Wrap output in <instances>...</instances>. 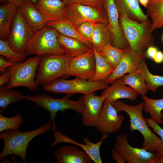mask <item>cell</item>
Segmentation results:
<instances>
[{"label":"cell","mask_w":163,"mask_h":163,"mask_svg":"<svg viewBox=\"0 0 163 163\" xmlns=\"http://www.w3.org/2000/svg\"><path fill=\"white\" fill-rule=\"evenodd\" d=\"M52 129L50 120L46 123L34 130L23 132L19 129L8 130L0 132V139L3 140L4 147L0 154V160L10 155L21 158L26 163L27 150L29 143L35 137Z\"/></svg>","instance_id":"obj_1"},{"label":"cell","mask_w":163,"mask_h":163,"mask_svg":"<svg viewBox=\"0 0 163 163\" xmlns=\"http://www.w3.org/2000/svg\"><path fill=\"white\" fill-rule=\"evenodd\" d=\"M111 104L118 113L123 111L128 115L130 119L129 126L131 132L137 130L143 136L144 141L142 148L150 152H155L161 145V140L150 129L145 122L142 113L143 102L136 105L131 106L118 100Z\"/></svg>","instance_id":"obj_2"},{"label":"cell","mask_w":163,"mask_h":163,"mask_svg":"<svg viewBox=\"0 0 163 163\" xmlns=\"http://www.w3.org/2000/svg\"><path fill=\"white\" fill-rule=\"evenodd\" d=\"M119 21L123 35L132 50L143 51L154 46L155 39L151 31L152 22L149 20L139 23L119 15Z\"/></svg>","instance_id":"obj_3"},{"label":"cell","mask_w":163,"mask_h":163,"mask_svg":"<svg viewBox=\"0 0 163 163\" xmlns=\"http://www.w3.org/2000/svg\"><path fill=\"white\" fill-rule=\"evenodd\" d=\"M59 32L55 28L46 25L34 32L27 43L25 56L36 55L40 56L46 55L66 54L59 43Z\"/></svg>","instance_id":"obj_4"},{"label":"cell","mask_w":163,"mask_h":163,"mask_svg":"<svg viewBox=\"0 0 163 163\" xmlns=\"http://www.w3.org/2000/svg\"><path fill=\"white\" fill-rule=\"evenodd\" d=\"M73 94L68 93L64 97L55 98L45 94H36L33 96L28 95L26 99L34 102L50 113V120L52 123V129L53 133L56 130V123L55 117L58 112H63L66 110H74L82 115L85 107L83 97L76 101H72L70 97Z\"/></svg>","instance_id":"obj_5"},{"label":"cell","mask_w":163,"mask_h":163,"mask_svg":"<svg viewBox=\"0 0 163 163\" xmlns=\"http://www.w3.org/2000/svg\"><path fill=\"white\" fill-rule=\"evenodd\" d=\"M43 56L35 78L38 85H45L63 77L69 69L71 58L66 54Z\"/></svg>","instance_id":"obj_6"},{"label":"cell","mask_w":163,"mask_h":163,"mask_svg":"<svg viewBox=\"0 0 163 163\" xmlns=\"http://www.w3.org/2000/svg\"><path fill=\"white\" fill-rule=\"evenodd\" d=\"M40 58V56L31 57L24 62L15 63L6 68L10 74L11 78L7 86L11 88L22 86L32 91L38 88L35 79L36 71L38 67Z\"/></svg>","instance_id":"obj_7"},{"label":"cell","mask_w":163,"mask_h":163,"mask_svg":"<svg viewBox=\"0 0 163 163\" xmlns=\"http://www.w3.org/2000/svg\"><path fill=\"white\" fill-rule=\"evenodd\" d=\"M109 86V84L104 81L93 82L76 78L70 80L58 78L43 85V88L45 91L53 93L86 94L104 89Z\"/></svg>","instance_id":"obj_8"},{"label":"cell","mask_w":163,"mask_h":163,"mask_svg":"<svg viewBox=\"0 0 163 163\" xmlns=\"http://www.w3.org/2000/svg\"><path fill=\"white\" fill-rule=\"evenodd\" d=\"M66 18L74 27L85 21L95 24L108 23L107 13L104 7H95L78 3L67 5Z\"/></svg>","instance_id":"obj_9"},{"label":"cell","mask_w":163,"mask_h":163,"mask_svg":"<svg viewBox=\"0 0 163 163\" xmlns=\"http://www.w3.org/2000/svg\"><path fill=\"white\" fill-rule=\"evenodd\" d=\"M34 33L18 7L8 39L10 46L16 52L24 54L27 43Z\"/></svg>","instance_id":"obj_10"},{"label":"cell","mask_w":163,"mask_h":163,"mask_svg":"<svg viewBox=\"0 0 163 163\" xmlns=\"http://www.w3.org/2000/svg\"><path fill=\"white\" fill-rule=\"evenodd\" d=\"M128 136L120 134L116 137L113 148L120 152L128 163H151L156 156L155 152H150L142 148L132 146L129 143Z\"/></svg>","instance_id":"obj_11"},{"label":"cell","mask_w":163,"mask_h":163,"mask_svg":"<svg viewBox=\"0 0 163 163\" xmlns=\"http://www.w3.org/2000/svg\"><path fill=\"white\" fill-rule=\"evenodd\" d=\"M95 70V54L92 48L81 55L70 58L69 69L63 77L67 78L73 76L88 80L94 76Z\"/></svg>","instance_id":"obj_12"},{"label":"cell","mask_w":163,"mask_h":163,"mask_svg":"<svg viewBox=\"0 0 163 163\" xmlns=\"http://www.w3.org/2000/svg\"><path fill=\"white\" fill-rule=\"evenodd\" d=\"M125 119L118 113L111 103L105 99L95 127L103 133L110 134L117 132Z\"/></svg>","instance_id":"obj_13"},{"label":"cell","mask_w":163,"mask_h":163,"mask_svg":"<svg viewBox=\"0 0 163 163\" xmlns=\"http://www.w3.org/2000/svg\"><path fill=\"white\" fill-rule=\"evenodd\" d=\"M146 57L145 51H134L129 47L124 50L118 64L113 72L106 80L105 82L111 84L126 73L137 71L140 62Z\"/></svg>","instance_id":"obj_14"},{"label":"cell","mask_w":163,"mask_h":163,"mask_svg":"<svg viewBox=\"0 0 163 163\" xmlns=\"http://www.w3.org/2000/svg\"><path fill=\"white\" fill-rule=\"evenodd\" d=\"M103 7L108 16V24L111 37V44L125 50L129 47L123 35L119 21V14L113 0H105Z\"/></svg>","instance_id":"obj_15"},{"label":"cell","mask_w":163,"mask_h":163,"mask_svg":"<svg viewBox=\"0 0 163 163\" xmlns=\"http://www.w3.org/2000/svg\"><path fill=\"white\" fill-rule=\"evenodd\" d=\"M55 140L50 147L55 146L60 142H67L75 145L80 147L85 151L90 156L94 163H102V161L100 154V148L104 140L106 138L108 134L103 133L101 139L97 143L91 142L87 137L83 138L85 144L77 142L75 140L68 137L67 135L63 134L59 130H56L53 132Z\"/></svg>","instance_id":"obj_16"},{"label":"cell","mask_w":163,"mask_h":163,"mask_svg":"<svg viewBox=\"0 0 163 163\" xmlns=\"http://www.w3.org/2000/svg\"><path fill=\"white\" fill-rule=\"evenodd\" d=\"M94 92L84 94L85 107L82 114V122L85 127H95L104 102V96L95 95Z\"/></svg>","instance_id":"obj_17"},{"label":"cell","mask_w":163,"mask_h":163,"mask_svg":"<svg viewBox=\"0 0 163 163\" xmlns=\"http://www.w3.org/2000/svg\"><path fill=\"white\" fill-rule=\"evenodd\" d=\"M37 9L49 22L67 20V5L61 0H37Z\"/></svg>","instance_id":"obj_18"},{"label":"cell","mask_w":163,"mask_h":163,"mask_svg":"<svg viewBox=\"0 0 163 163\" xmlns=\"http://www.w3.org/2000/svg\"><path fill=\"white\" fill-rule=\"evenodd\" d=\"M53 156L58 163H90L92 161L85 151L72 145L58 149Z\"/></svg>","instance_id":"obj_19"},{"label":"cell","mask_w":163,"mask_h":163,"mask_svg":"<svg viewBox=\"0 0 163 163\" xmlns=\"http://www.w3.org/2000/svg\"><path fill=\"white\" fill-rule=\"evenodd\" d=\"M18 7L34 33L46 25L47 20L32 1L25 0Z\"/></svg>","instance_id":"obj_20"},{"label":"cell","mask_w":163,"mask_h":163,"mask_svg":"<svg viewBox=\"0 0 163 163\" xmlns=\"http://www.w3.org/2000/svg\"><path fill=\"white\" fill-rule=\"evenodd\" d=\"M119 15L126 16L133 21L142 23L149 19L140 7L138 0H113Z\"/></svg>","instance_id":"obj_21"},{"label":"cell","mask_w":163,"mask_h":163,"mask_svg":"<svg viewBox=\"0 0 163 163\" xmlns=\"http://www.w3.org/2000/svg\"><path fill=\"white\" fill-rule=\"evenodd\" d=\"M111 85L105 89L101 95L105 97L110 103L120 99H127L133 101L137 98L138 94L134 89L126 86L119 79L111 83Z\"/></svg>","instance_id":"obj_22"},{"label":"cell","mask_w":163,"mask_h":163,"mask_svg":"<svg viewBox=\"0 0 163 163\" xmlns=\"http://www.w3.org/2000/svg\"><path fill=\"white\" fill-rule=\"evenodd\" d=\"M18 7L10 3L0 5V39L7 40L9 37L13 19Z\"/></svg>","instance_id":"obj_23"},{"label":"cell","mask_w":163,"mask_h":163,"mask_svg":"<svg viewBox=\"0 0 163 163\" xmlns=\"http://www.w3.org/2000/svg\"><path fill=\"white\" fill-rule=\"evenodd\" d=\"M58 40L66 54L71 58L81 55L92 49L79 40L66 37L59 33Z\"/></svg>","instance_id":"obj_24"},{"label":"cell","mask_w":163,"mask_h":163,"mask_svg":"<svg viewBox=\"0 0 163 163\" xmlns=\"http://www.w3.org/2000/svg\"><path fill=\"white\" fill-rule=\"evenodd\" d=\"M111 37L108 23L95 24L92 34L91 43L99 53L105 46L111 44Z\"/></svg>","instance_id":"obj_25"},{"label":"cell","mask_w":163,"mask_h":163,"mask_svg":"<svg viewBox=\"0 0 163 163\" xmlns=\"http://www.w3.org/2000/svg\"><path fill=\"white\" fill-rule=\"evenodd\" d=\"M46 25L56 29L60 34L69 37L79 40L92 48L91 43L88 39L81 34L68 20L49 22Z\"/></svg>","instance_id":"obj_26"},{"label":"cell","mask_w":163,"mask_h":163,"mask_svg":"<svg viewBox=\"0 0 163 163\" xmlns=\"http://www.w3.org/2000/svg\"><path fill=\"white\" fill-rule=\"evenodd\" d=\"M143 102V110L150 115V118L158 124H163V98L154 99L147 97L146 95L141 96Z\"/></svg>","instance_id":"obj_27"},{"label":"cell","mask_w":163,"mask_h":163,"mask_svg":"<svg viewBox=\"0 0 163 163\" xmlns=\"http://www.w3.org/2000/svg\"><path fill=\"white\" fill-rule=\"evenodd\" d=\"M118 79L122 83L128 85L142 96L148 92L145 79L138 71L129 73Z\"/></svg>","instance_id":"obj_28"},{"label":"cell","mask_w":163,"mask_h":163,"mask_svg":"<svg viewBox=\"0 0 163 163\" xmlns=\"http://www.w3.org/2000/svg\"><path fill=\"white\" fill-rule=\"evenodd\" d=\"M146 8L152 21L151 32L163 27V0H149Z\"/></svg>","instance_id":"obj_29"},{"label":"cell","mask_w":163,"mask_h":163,"mask_svg":"<svg viewBox=\"0 0 163 163\" xmlns=\"http://www.w3.org/2000/svg\"><path fill=\"white\" fill-rule=\"evenodd\" d=\"M92 48L95 54V70L94 76L88 81L93 82L105 81L113 72L114 69L99 54L94 47Z\"/></svg>","instance_id":"obj_30"},{"label":"cell","mask_w":163,"mask_h":163,"mask_svg":"<svg viewBox=\"0 0 163 163\" xmlns=\"http://www.w3.org/2000/svg\"><path fill=\"white\" fill-rule=\"evenodd\" d=\"M2 85L0 88V113H2L11 104L23 99L28 95H24L19 91Z\"/></svg>","instance_id":"obj_31"},{"label":"cell","mask_w":163,"mask_h":163,"mask_svg":"<svg viewBox=\"0 0 163 163\" xmlns=\"http://www.w3.org/2000/svg\"><path fill=\"white\" fill-rule=\"evenodd\" d=\"M145 59L140 62L137 71L144 78L148 90L155 92L159 87L163 86V76L151 74L147 67Z\"/></svg>","instance_id":"obj_32"},{"label":"cell","mask_w":163,"mask_h":163,"mask_svg":"<svg viewBox=\"0 0 163 163\" xmlns=\"http://www.w3.org/2000/svg\"><path fill=\"white\" fill-rule=\"evenodd\" d=\"M124 51V50L109 44L103 48L98 53L115 69L118 64Z\"/></svg>","instance_id":"obj_33"},{"label":"cell","mask_w":163,"mask_h":163,"mask_svg":"<svg viewBox=\"0 0 163 163\" xmlns=\"http://www.w3.org/2000/svg\"><path fill=\"white\" fill-rule=\"evenodd\" d=\"M0 54L7 60L14 63L22 62L26 58L24 54L18 53L11 48L8 40H0Z\"/></svg>","instance_id":"obj_34"},{"label":"cell","mask_w":163,"mask_h":163,"mask_svg":"<svg viewBox=\"0 0 163 163\" xmlns=\"http://www.w3.org/2000/svg\"><path fill=\"white\" fill-rule=\"evenodd\" d=\"M23 122V117L18 113L11 117H5L0 113V132L8 130L19 129Z\"/></svg>","instance_id":"obj_35"},{"label":"cell","mask_w":163,"mask_h":163,"mask_svg":"<svg viewBox=\"0 0 163 163\" xmlns=\"http://www.w3.org/2000/svg\"><path fill=\"white\" fill-rule=\"evenodd\" d=\"M145 122L149 126L151 127L155 133L161 137V143L155 152L156 156L163 155V129L154 120L150 118L145 117Z\"/></svg>","instance_id":"obj_36"},{"label":"cell","mask_w":163,"mask_h":163,"mask_svg":"<svg viewBox=\"0 0 163 163\" xmlns=\"http://www.w3.org/2000/svg\"><path fill=\"white\" fill-rule=\"evenodd\" d=\"M95 24L90 21H85L81 23L74 27L81 34L91 43Z\"/></svg>","instance_id":"obj_37"},{"label":"cell","mask_w":163,"mask_h":163,"mask_svg":"<svg viewBox=\"0 0 163 163\" xmlns=\"http://www.w3.org/2000/svg\"><path fill=\"white\" fill-rule=\"evenodd\" d=\"M105 0H80L78 3L92 6L103 7Z\"/></svg>","instance_id":"obj_38"},{"label":"cell","mask_w":163,"mask_h":163,"mask_svg":"<svg viewBox=\"0 0 163 163\" xmlns=\"http://www.w3.org/2000/svg\"><path fill=\"white\" fill-rule=\"evenodd\" d=\"M112 158L113 160L117 163H125L126 162L122 155L118 151L114 149L111 151Z\"/></svg>","instance_id":"obj_39"},{"label":"cell","mask_w":163,"mask_h":163,"mask_svg":"<svg viewBox=\"0 0 163 163\" xmlns=\"http://www.w3.org/2000/svg\"><path fill=\"white\" fill-rule=\"evenodd\" d=\"M15 63L5 60L2 56H0V71L5 73L6 72V68L14 65Z\"/></svg>","instance_id":"obj_40"},{"label":"cell","mask_w":163,"mask_h":163,"mask_svg":"<svg viewBox=\"0 0 163 163\" xmlns=\"http://www.w3.org/2000/svg\"><path fill=\"white\" fill-rule=\"evenodd\" d=\"M158 51V49L154 46H149L147 49L146 53L147 57L154 60Z\"/></svg>","instance_id":"obj_41"},{"label":"cell","mask_w":163,"mask_h":163,"mask_svg":"<svg viewBox=\"0 0 163 163\" xmlns=\"http://www.w3.org/2000/svg\"><path fill=\"white\" fill-rule=\"evenodd\" d=\"M11 76L10 73L6 71L0 76V86H1L4 84L8 82L10 79Z\"/></svg>","instance_id":"obj_42"},{"label":"cell","mask_w":163,"mask_h":163,"mask_svg":"<svg viewBox=\"0 0 163 163\" xmlns=\"http://www.w3.org/2000/svg\"><path fill=\"white\" fill-rule=\"evenodd\" d=\"M157 63H160L163 61V53L161 51H158L154 60Z\"/></svg>","instance_id":"obj_43"},{"label":"cell","mask_w":163,"mask_h":163,"mask_svg":"<svg viewBox=\"0 0 163 163\" xmlns=\"http://www.w3.org/2000/svg\"><path fill=\"white\" fill-rule=\"evenodd\" d=\"M25 0H8V2L12 3L19 7ZM33 2L35 4L37 2V0H29Z\"/></svg>","instance_id":"obj_44"},{"label":"cell","mask_w":163,"mask_h":163,"mask_svg":"<svg viewBox=\"0 0 163 163\" xmlns=\"http://www.w3.org/2000/svg\"><path fill=\"white\" fill-rule=\"evenodd\" d=\"M151 163H163V155L156 156Z\"/></svg>","instance_id":"obj_45"},{"label":"cell","mask_w":163,"mask_h":163,"mask_svg":"<svg viewBox=\"0 0 163 163\" xmlns=\"http://www.w3.org/2000/svg\"><path fill=\"white\" fill-rule=\"evenodd\" d=\"M67 5L78 3L80 0H62Z\"/></svg>","instance_id":"obj_46"},{"label":"cell","mask_w":163,"mask_h":163,"mask_svg":"<svg viewBox=\"0 0 163 163\" xmlns=\"http://www.w3.org/2000/svg\"><path fill=\"white\" fill-rule=\"evenodd\" d=\"M140 4L143 6L147 8L149 0H138Z\"/></svg>","instance_id":"obj_47"},{"label":"cell","mask_w":163,"mask_h":163,"mask_svg":"<svg viewBox=\"0 0 163 163\" xmlns=\"http://www.w3.org/2000/svg\"><path fill=\"white\" fill-rule=\"evenodd\" d=\"M8 0H0V2L3 4L7 3L6 2L8 1Z\"/></svg>","instance_id":"obj_48"},{"label":"cell","mask_w":163,"mask_h":163,"mask_svg":"<svg viewBox=\"0 0 163 163\" xmlns=\"http://www.w3.org/2000/svg\"><path fill=\"white\" fill-rule=\"evenodd\" d=\"M162 40H163V36H162Z\"/></svg>","instance_id":"obj_49"}]
</instances>
